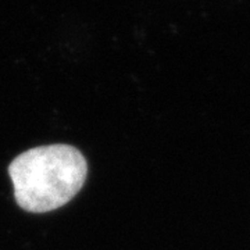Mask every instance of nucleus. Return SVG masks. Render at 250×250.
Segmentation results:
<instances>
[{
	"label": "nucleus",
	"mask_w": 250,
	"mask_h": 250,
	"mask_svg": "<svg viewBox=\"0 0 250 250\" xmlns=\"http://www.w3.org/2000/svg\"><path fill=\"white\" fill-rule=\"evenodd\" d=\"M9 172L18 206L29 213H47L67 205L80 192L88 163L70 145H49L20 154Z\"/></svg>",
	"instance_id": "1"
}]
</instances>
